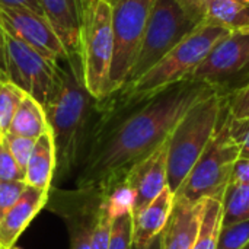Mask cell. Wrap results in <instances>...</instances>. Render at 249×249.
Returning <instances> with one entry per match:
<instances>
[{"mask_svg":"<svg viewBox=\"0 0 249 249\" xmlns=\"http://www.w3.org/2000/svg\"><path fill=\"white\" fill-rule=\"evenodd\" d=\"M213 92L187 79L134 105L101 102V117L77 168L76 191L99 197L114 193L137 162L168 140L185 112Z\"/></svg>","mask_w":249,"mask_h":249,"instance_id":"1","label":"cell"},{"mask_svg":"<svg viewBox=\"0 0 249 249\" xmlns=\"http://www.w3.org/2000/svg\"><path fill=\"white\" fill-rule=\"evenodd\" d=\"M55 146L54 181H61L79 168L96 123L99 102L83 82L80 57L60 61V80L42 105Z\"/></svg>","mask_w":249,"mask_h":249,"instance_id":"2","label":"cell"},{"mask_svg":"<svg viewBox=\"0 0 249 249\" xmlns=\"http://www.w3.org/2000/svg\"><path fill=\"white\" fill-rule=\"evenodd\" d=\"M228 34L229 31L216 25H200L143 76L105 101L121 107L134 105L175 83L191 79L210 50Z\"/></svg>","mask_w":249,"mask_h":249,"instance_id":"3","label":"cell"},{"mask_svg":"<svg viewBox=\"0 0 249 249\" xmlns=\"http://www.w3.org/2000/svg\"><path fill=\"white\" fill-rule=\"evenodd\" d=\"M225 109V96L213 92L191 107L169 134L168 187L175 194L213 139Z\"/></svg>","mask_w":249,"mask_h":249,"instance_id":"4","label":"cell"},{"mask_svg":"<svg viewBox=\"0 0 249 249\" xmlns=\"http://www.w3.org/2000/svg\"><path fill=\"white\" fill-rule=\"evenodd\" d=\"M112 54V7L109 0H85L80 28V63L85 86L98 102L111 96Z\"/></svg>","mask_w":249,"mask_h":249,"instance_id":"5","label":"cell"},{"mask_svg":"<svg viewBox=\"0 0 249 249\" xmlns=\"http://www.w3.org/2000/svg\"><path fill=\"white\" fill-rule=\"evenodd\" d=\"M238 159L239 150L229 133V118L225 101V109L213 139L188 172L175 196L191 204H197L204 198L212 197L223 198V194L232 181L233 165Z\"/></svg>","mask_w":249,"mask_h":249,"instance_id":"6","label":"cell"},{"mask_svg":"<svg viewBox=\"0 0 249 249\" xmlns=\"http://www.w3.org/2000/svg\"><path fill=\"white\" fill-rule=\"evenodd\" d=\"M200 25L182 0H153L139 55L124 86L143 76Z\"/></svg>","mask_w":249,"mask_h":249,"instance_id":"7","label":"cell"},{"mask_svg":"<svg viewBox=\"0 0 249 249\" xmlns=\"http://www.w3.org/2000/svg\"><path fill=\"white\" fill-rule=\"evenodd\" d=\"M112 7L114 54L109 71L111 96L128 80L139 55L153 0H109Z\"/></svg>","mask_w":249,"mask_h":249,"instance_id":"8","label":"cell"},{"mask_svg":"<svg viewBox=\"0 0 249 249\" xmlns=\"http://www.w3.org/2000/svg\"><path fill=\"white\" fill-rule=\"evenodd\" d=\"M193 80L228 96L249 82V35L229 32L194 70Z\"/></svg>","mask_w":249,"mask_h":249,"instance_id":"9","label":"cell"},{"mask_svg":"<svg viewBox=\"0 0 249 249\" xmlns=\"http://www.w3.org/2000/svg\"><path fill=\"white\" fill-rule=\"evenodd\" d=\"M6 77L41 105L55 90L60 80V63L45 58L42 54L13 38L6 32Z\"/></svg>","mask_w":249,"mask_h":249,"instance_id":"10","label":"cell"},{"mask_svg":"<svg viewBox=\"0 0 249 249\" xmlns=\"http://www.w3.org/2000/svg\"><path fill=\"white\" fill-rule=\"evenodd\" d=\"M0 22L4 32L29 45L45 58L60 63L70 57L45 15L29 9L0 6Z\"/></svg>","mask_w":249,"mask_h":249,"instance_id":"11","label":"cell"},{"mask_svg":"<svg viewBox=\"0 0 249 249\" xmlns=\"http://www.w3.org/2000/svg\"><path fill=\"white\" fill-rule=\"evenodd\" d=\"M133 196V216L143 210L168 187V144H160L149 156L137 162L123 182Z\"/></svg>","mask_w":249,"mask_h":249,"instance_id":"12","label":"cell"},{"mask_svg":"<svg viewBox=\"0 0 249 249\" xmlns=\"http://www.w3.org/2000/svg\"><path fill=\"white\" fill-rule=\"evenodd\" d=\"M50 191L26 185L19 200L0 219V249H13L19 236L48 203Z\"/></svg>","mask_w":249,"mask_h":249,"instance_id":"13","label":"cell"},{"mask_svg":"<svg viewBox=\"0 0 249 249\" xmlns=\"http://www.w3.org/2000/svg\"><path fill=\"white\" fill-rule=\"evenodd\" d=\"M70 57H80V28L85 0H39Z\"/></svg>","mask_w":249,"mask_h":249,"instance_id":"14","label":"cell"},{"mask_svg":"<svg viewBox=\"0 0 249 249\" xmlns=\"http://www.w3.org/2000/svg\"><path fill=\"white\" fill-rule=\"evenodd\" d=\"M204 25L249 35V7L236 0H182Z\"/></svg>","mask_w":249,"mask_h":249,"instance_id":"15","label":"cell"},{"mask_svg":"<svg viewBox=\"0 0 249 249\" xmlns=\"http://www.w3.org/2000/svg\"><path fill=\"white\" fill-rule=\"evenodd\" d=\"M200 228V203L191 204L175 196L165 229L160 233L162 249H193Z\"/></svg>","mask_w":249,"mask_h":249,"instance_id":"16","label":"cell"},{"mask_svg":"<svg viewBox=\"0 0 249 249\" xmlns=\"http://www.w3.org/2000/svg\"><path fill=\"white\" fill-rule=\"evenodd\" d=\"M175 194L166 187L153 201L133 216V245L143 248L150 245L165 229Z\"/></svg>","mask_w":249,"mask_h":249,"instance_id":"17","label":"cell"},{"mask_svg":"<svg viewBox=\"0 0 249 249\" xmlns=\"http://www.w3.org/2000/svg\"><path fill=\"white\" fill-rule=\"evenodd\" d=\"M55 172V146L53 133L48 128L42 133L34 146L31 158L25 169V184L39 190H48L53 184Z\"/></svg>","mask_w":249,"mask_h":249,"instance_id":"18","label":"cell"},{"mask_svg":"<svg viewBox=\"0 0 249 249\" xmlns=\"http://www.w3.org/2000/svg\"><path fill=\"white\" fill-rule=\"evenodd\" d=\"M48 128L44 107L32 96L25 95L6 134L36 140Z\"/></svg>","mask_w":249,"mask_h":249,"instance_id":"19","label":"cell"},{"mask_svg":"<svg viewBox=\"0 0 249 249\" xmlns=\"http://www.w3.org/2000/svg\"><path fill=\"white\" fill-rule=\"evenodd\" d=\"M222 201V197H212L200 201V228L193 249H216L223 223Z\"/></svg>","mask_w":249,"mask_h":249,"instance_id":"20","label":"cell"},{"mask_svg":"<svg viewBox=\"0 0 249 249\" xmlns=\"http://www.w3.org/2000/svg\"><path fill=\"white\" fill-rule=\"evenodd\" d=\"M223 223L229 226L249 219V185L231 182L223 194Z\"/></svg>","mask_w":249,"mask_h":249,"instance_id":"21","label":"cell"},{"mask_svg":"<svg viewBox=\"0 0 249 249\" xmlns=\"http://www.w3.org/2000/svg\"><path fill=\"white\" fill-rule=\"evenodd\" d=\"M25 92L13 85L9 79H0V133L4 136L10 123L25 98Z\"/></svg>","mask_w":249,"mask_h":249,"instance_id":"22","label":"cell"},{"mask_svg":"<svg viewBox=\"0 0 249 249\" xmlns=\"http://www.w3.org/2000/svg\"><path fill=\"white\" fill-rule=\"evenodd\" d=\"M114 209L111 206L109 197H102L95 217L92 236H90V249H108L111 238V226L114 220Z\"/></svg>","mask_w":249,"mask_h":249,"instance_id":"23","label":"cell"},{"mask_svg":"<svg viewBox=\"0 0 249 249\" xmlns=\"http://www.w3.org/2000/svg\"><path fill=\"white\" fill-rule=\"evenodd\" d=\"M112 206V204H111ZM114 209V207H112ZM111 238L108 249H133V213L131 209H114Z\"/></svg>","mask_w":249,"mask_h":249,"instance_id":"24","label":"cell"},{"mask_svg":"<svg viewBox=\"0 0 249 249\" xmlns=\"http://www.w3.org/2000/svg\"><path fill=\"white\" fill-rule=\"evenodd\" d=\"M249 242V219L222 226L216 249H242Z\"/></svg>","mask_w":249,"mask_h":249,"instance_id":"25","label":"cell"},{"mask_svg":"<svg viewBox=\"0 0 249 249\" xmlns=\"http://www.w3.org/2000/svg\"><path fill=\"white\" fill-rule=\"evenodd\" d=\"M3 140L10 150L12 156L15 158L16 163L19 168L25 172L28 160L31 158V153L35 146V139H28V137H19V136H12V134H4Z\"/></svg>","mask_w":249,"mask_h":249,"instance_id":"26","label":"cell"},{"mask_svg":"<svg viewBox=\"0 0 249 249\" xmlns=\"http://www.w3.org/2000/svg\"><path fill=\"white\" fill-rule=\"evenodd\" d=\"M25 172L19 168L4 140L0 143V181H23ZM25 182V181H23Z\"/></svg>","mask_w":249,"mask_h":249,"instance_id":"27","label":"cell"},{"mask_svg":"<svg viewBox=\"0 0 249 249\" xmlns=\"http://www.w3.org/2000/svg\"><path fill=\"white\" fill-rule=\"evenodd\" d=\"M25 188L23 181H0V219L19 200Z\"/></svg>","mask_w":249,"mask_h":249,"instance_id":"28","label":"cell"},{"mask_svg":"<svg viewBox=\"0 0 249 249\" xmlns=\"http://www.w3.org/2000/svg\"><path fill=\"white\" fill-rule=\"evenodd\" d=\"M229 133L238 146L239 158L241 159H249V127L248 128H232L229 125Z\"/></svg>","mask_w":249,"mask_h":249,"instance_id":"29","label":"cell"},{"mask_svg":"<svg viewBox=\"0 0 249 249\" xmlns=\"http://www.w3.org/2000/svg\"><path fill=\"white\" fill-rule=\"evenodd\" d=\"M238 184L249 185V159H238L233 165L232 171V181Z\"/></svg>","mask_w":249,"mask_h":249,"instance_id":"30","label":"cell"},{"mask_svg":"<svg viewBox=\"0 0 249 249\" xmlns=\"http://www.w3.org/2000/svg\"><path fill=\"white\" fill-rule=\"evenodd\" d=\"M0 6L4 7H20V9H29L32 12L44 15V10L41 7L39 0H0Z\"/></svg>","mask_w":249,"mask_h":249,"instance_id":"31","label":"cell"},{"mask_svg":"<svg viewBox=\"0 0 249 249\" xmlns=\"http://www.w3.org/2000/svg\"><path fill=\"white\" fill-rule=\"evenodd\" d=\"M4 29L0 22V79H7L6 77V45H4Z\"/></svg>","mask_w":249,"mask_h":249,"instance_id":"32","label":"cell"},{"mask_svg":"<svg viewBox=\"0 0 249 249\" xmlns=\"http://www.w3.org/2000/svg\"><path fill=\"white\" fill-rule=\"evenodd\" d=\"M228 111V109H226ZM229 117V115H228ZM229 125L232 127V128H248L249 127V109L248 112L239 120V121H231L229 120Z\"/></svg>","mask_w":249,"mask_h":249,"instance_id":"33","label":"cell"},{"mask_svg":"<svg viewBox=\"0 0 249 249\" xmlns=\"http://www.w3.org/2000/svg\"><path fill=\"white\" fill-rule=\"evenodd\" d=\"M133 249H162V247H160V235H159L150 245L143 247V248H139V247H134V245H133Z\"/></svg>","mask_w":249,"mask_h":249,"instance_id":"34","label":"cell"},{"mask_svg":"<svg viewBox=\"0 0 249 249\" xmlns=\"http://www.w3.org/2000/svg\"><path fill=\"white\" fill-rule=\"evenodd\" d=\"M238 3H241V4H244V6H247L249 7V0H236Z\"/></svg>","mask_w":249,"mask_h":249,"instance_id":"35","label":"cell"},{"mask_svg":"<svg viewBox=\"0 0 249 249\" xmlns=\"http://www.w3.org/2000/svg\"><path fill=\"white\" fill-rule=\"evenodd\" d=\"M242 249H249V242H248V244H247V245H245V247H244V248H242Z\"/></svg>","mask_w":249,"mask_h":249,"instance_id":"36","label":"cell"},{"mask_svg":"<svg viewBox=\"0 0 249 249\" xmlns=\"http://www.w3.org/2000/svg\"><path fill=\"white\" fill-rule=\"evenodd\" d=\"M1 139H3V136H1V133H0V143H1Z\"/></svg>","mask_w":249,"mask_h":249,"instance_id":"37","label":"cell"}]
</instances>
